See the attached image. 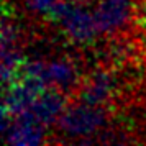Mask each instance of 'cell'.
<instances>
[{
	"instance_id": "obj_1",
	"label": "cell",
	"mask_w": 146,
	"mask_h": 146,
	"mask_svg": "<svg viewBox=\"0 0 146 146\" xmlns=\"http://www.w3.org/2000/svg\"><path fill=\"white\" fill-rule=\"evenodd\" d=\"M107 121L108 117L104 107L79 102L66 107L56 123V128L62 136L86 143L92 139L94 135H99L105 128Z\"/></svg>"
},
{
	"instance_id": "obj_2",
	"label": "cell",
	"mask_w": 146,
	"mask_h": 146,
	"mask_svg": "<svg viewBox=\"0 0 146 146\" xmlns=\"http://www.w3.org/2000/svg\"><path fill=\"white\" fill-rule=\"evenodd\" d=\"M48 21L56 23L67 40L77 44H90L100 35L95 25L94 10H89L86 3L61 0L48 17Z\"/></svg>"
},
{
	"instance_id": "obj_3",
	"label": "cell",
	"mask_w": 146,
	"mask_h": 146,
	"mask_svg": "<svg viewBox=\"0 0 146 146\" xmlns=\"http://www.w3.org/2000/svg\"><path fill=\"white\" fill-rule=\"evenodd\" d=\"M44 89H48L46 84L31 76H20L10 86L3 87L2 118L18 117L27 113Z\"/></svg>"
},
{
	"instance_id": "obj_4",
	"label": "cell",
	"mask_w": 146,
	"mask_h": 146,
	"mask_svg": "<svg viewBox=\"0 0 146 146\" xmlns=\"http://www.w3.org/2000/svg\"><path fill=\"white\" fill-rule=\"evenodd\" d=\"M2 133L5 143L13 146H35L46 141V126L28 115L2 118Z\"/></svg>"
},
{
	"instance_id": "obj_5",
	"label": "cell",
	"mask_w": 146,
	"mask_h": 146,
	"mask_svg": "<svg viewBox=\"0 0 146 146\" xmlns=\"http://www.w3.org/2000/svg\"><path fill=\"white\" fill-rule=\"evenodd\" d=\"M133 0H99L94 8V18L100 35L118 33L131 18Z\"/></svg>"
},
{
	"instance_id": "obj_6",
	"label": "cell",
	"mask_w": 146,
	"mask_h": 146,
	"mask_svg": "<svg viewBox=\"0 0 146 146\" xmlns=\"http://www.w3.org/2000/svg\"><path fill=\"white\" fill-rule=\"evenodd\" d=\"M67 107L66 94L54 89L48 87L38 95V99L33 102V105L30 107V110L23 115H28L30 118L38 121L43 126H51L56 125L59 117Z\"/></svg>"
},
{
	"instance_id": "obj_7",
	"label": "cell",
	"mask_w": 146,
	"mask_h": 146,
	"mask_svg": "<svg viewBox=\"0 0 146 146\" xmlns=\"http://www.w3.org/2000/svg\"><path fill=\"white\" fill-rule=\"evenodd\" d=\"M117 89V80L107 71H97L84 82H80L77 89L79 102H86L90 105L105 107V104L113 97Z\"/></svg>"
},
{
	"instance_id": "obj_8",
	"label": "cell",
	"mask_w": 146,
	"mask_h": 146,
	"mask_svg": "<svg viewBox=\"0 0 146 146\" xmlns=\"http://www.w3.org/2000/svg\"><path fill=\"white\" fill-rule=\"evenodd\" d=\"M59 2L61 0H23L25 7H27L31 13L40 15L43 18H46V20Z\"/></svg>"
},
{
	"instance_id": "obj_9",
	"label": "cell",
	"mask_w": 146,
	"mask_h": 146,
	"mask_svg": "<svg viewBox=\"0 0 146 146\" xmlns=\"http://www.w3.org/2000/svg\"><path fill=\"white\" fill-rule=\"evenodd\" d=\"M69 2H77V3H87V2H90V0H69Z\"/></svg>"
},
{
	"instance_id": "obj_10",
	"label": "cell",
	"mask_w": 146,
	"mask_h": 146,
	"mask_svg": "<svg viewBox=\"0 0 146 146\" xmlns=\"http://www.w3.org/2000/svg\"><path fill=\"white\" fill-rule=\"evenodd\" d=\"M145 112H146V102H145Z\"/></svg>"
}]
</instances>
